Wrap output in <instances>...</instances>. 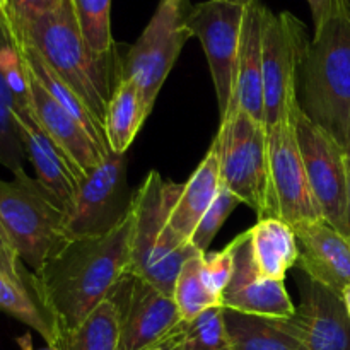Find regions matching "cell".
<instances>
[{"label":"cell","mask_w":350,"mask_h":350,"mask_svg":"<svg viewBox=\"0 0 350 350\" xmlns=\"http://www.w3.org/2000/svg\"><path fill=\"white\" fill-rule=\"evenodd\" d=\"M226 2H232V3H239V5H245L248 7L253 0H226Z\"/></svg>","instance_id":"obj_41"},{"label":"cell","mask_w":350,"mask_h":350,"mask_svg":"<svg viewBox=\"0 0 350 350\" xmlns=\"http://www.w3.org/2000/svg\"><path fill=\"white\" fill-rule=\"evenodd\" d=\"M16 344L19 350H36L33 345V337H31L29 332H26L24 335L16 338ZM40 350H60L58 347H46V349H40Z\"/></svg>","instance_id":"obj_38"},{"label":"cell","mask_w":350,"mask_h":350,"mask_svg":"<svg viewBox=\"0 0 350 350\" xmlns=\"http://www.w3.org/2000/svg\"><path fill=\"white\" fill-rule=\"evenodd\" d=\"M342 301H344V306H345V311H347L349 318H350V284L347 287H345L344 291H342Z\"/></svg>","instance_id":"obj_39"},{"label":"cell","mask_w":350,"mask_h":350,"mask_svg":"<svg viewBox=\"0 0 350 350\" xmlns=\"http://www.w3.org/2000/svg\"><path fill=\"white\" fill-rule=\"evenodd\" d=\"M299 79L303 111L344 146L350 130V0L314 27Z\"/></svg>","instance_id":"obj_3"},{"label":"cell","mask_w":350,"mask_h":350,"mask_svg":"<svg viewBox=\"0 0 350 350\" xmlns=\"http://www.w3.org/2000/svg\"><path fill=\"white\" fill-rule=\"evenodd\" d=\"M221 187V140L215 135L207 154L193 171L171 207L167 228L174 238L185 245H191L195 228L217 197Z\"/></svg>","instance_id":"obj_20"},{"label":"cell","mask_w":350,"mask_h":350,"mask_svg":"<svg viewBox=\"0 0 350 350\" xmlns=\"http://www.w3.org/2000/svg\"><path fill=\"white\" fill-rule=\"evenodd\" d=\"M221 181L258 219L275 217L265 125L236 108L221 120ZM277 219V217H275Z\"/></svg>","instance_id":"obj_6"},{"label":"cell","mask_w":350,"mask_h":350,"mask_svg":"<svg viewBox=\"0 0 350 350\" xmlns=\"http://www.w3.org/2000/svg\"><path fill=\"white\" fill-rule=\"evenodd\" d=\"M308 29L291 12L265 10L263 101L265 130L293 116L299 106V75L310 46Z\"/></svg>","instance_id":"obj_7"},{"label":"cell","mask_w":350,"mask_h":350,"mask_svg":"<svg viewBox=\"0 0 350 350\" xmlns=\"http://www.w3.org/2000/svg\"><path fill=\"white\" fill-rule=\"evenodd\" d=\"M239 204H241V200H239V198L221 181L217 197L214 198L211 207L207 208L204 217L200 219V222H198V226L195 228L193 236H191L190 239L191 246H193L198 253H202V255L207 253L208 246L212 245V241H214V238L217 236V232L221 231L224 222L228 221L229 215L232 214V211H234Z\"/></svg>","instance_id":"obj_31"},{"label":"cell","mask_w":350,"mask_h":350,"mask_svg":"<svg viewBox=\"0 0 350 350\" xmlns=\"http://www.w3.org/2000/svg\"><path fill=\"white\" fill-rule=\"evenodd\" d=\"M296 137L308 181L325 221L349 236L347 159L345 147L310 118L299 106L294 111Z\"/></svg>","instance_id":"obj_10"},{"label":"cell","mask_w":350,"mask_h":350,"mask_svg":"<svg viewBox=\"0 0 350 350\" xmlns=\"http://www.w3.org/2000/svg\"><path fill=\"white\" fill-rule=\"evenodd\" d=\"M250 231L252 255L258 272L267 279L286 280V273L299 260L294 229L275 217L258 219Z\"/></svg>","instance_id":"obj_22"},{"label":"cell","mask_w":350,"mask_h":350,"mask_svg":"<svg viewBox=\"0 0 350 350\" xmlns=\"http://www.w3.org/2000/svg\"><path fill=\"white\" fill-rule=\"evenodd\" d=\"M229 248L234 258L231 280L222 294L221 304L226 310L255 317L284 320L296 311L284 280L267 279L255 267L252 255L250 231L236 236Z\"/></svg>","instance_id":"obj_14"},{"label":"cell","mask_w":350,"mask_h":350,"mask_svg":"<svg viewBox=\"0 0 350 350\" xmlns=\"http://www.w3.org/2000/svg\"><path fill=\"white\" fill-rule=\"evenodd\" d=\"M133 212L108 234L72 239L34 273L36 289L60 334L77 328L130 272Z\"/></svg>","instance_id":"obj_1"},{"label":"cell","mask_w":350,"mask_h":350,"mask_svg":"<svg viewBox=\"0 0 350 350\" xmlns=\"http://www.w3.org/2000/svg\"><path fill=\"white\" fill-rule=\"evenodd\" d=\"M133 191L126 183V157L109 150L101 164L89 171L65 205L68 239L108 234L132 211Z\"/></svg>","instance_id":"obj_9"},{"label":"cell","mask_w":350,"mask_h":350,"mask_svg":"<svg viewBox=\"0 0 350 350\" xmlns=\"http://www.w3.org/2000/svg\"><path fill=\"white\" fill-rule=\"evenodd\" d=\"M16 118L27 159L33 163L36 178L65 207L74 197L82 176L68 157L62 152L60 147L41 129L31 111V106H16Z\"/></svg>","instance_id":"obj_19"},{"label":"cell","mask_w":350,"mask_h":350,"mask_svg":"<svg viewBox=\"0 0 350 350\" xmlns=\"http://www.w3.org/2000/svg\"><path fill=\"white\" fill-rule=\"evenodd\" d=\"M181 334L180 350H229L224 306H212L190 321L178 323Z\"/></svg>","instance_id":"obj_28"},{"label":"cell","mask_w":350,"mask_h":350,"mask_svg":"<svg viewBox=\"0 0 350 350\" xmlns=\"http://www.w3.org/2000/svg\"><path fill=\"white\" fill-rule=\"evenodd\" d=\"M344 2L345 0H308L311 14H313L314 27L321 26Z\"/></svg>","instance_id":"obj_35"},{"label":"cell","mask_w":350,"mask_h":350,"mask_svg":"<svg viewBox=\"0 0 350 350\" xmlns=\"http://www.w3.org/2000/svg\"><path fill=\"white\" fill-rule=\"evenodd\" d=\"M26 147L16 118V98L0 74V166L10 173L24 170Z\"/></svg>","instance_id":"obj_29"},{"label":"cell","mask_w":350,"mask_h":350,"mask_svg":"<svg viewBox=\"0 0 350 350\" xmlns=\"http://www.w3.org/2000/svg\"><path fill=\"white\" fill-rule=\"evenodd\" d=\"M173 2L176 3L178 7H181V9H185V10H188L191 7L190 0H173Z\"/></svg>","instance_id":"obj_40"},{"label":"cell","mask_w":350,"mask_h":350,"mask_svg":"<svg viewBox=\"0 0 350 350\" xmlns=\"http://www.w3.org/2000/svg\"><path fill=\"white\" fill-rule=\"evenodd\" d=\"M0 27L10 41L34 48L105 129L108 103L120 82L122 60L116 51L99 55L89 46L72 0H62L57 9L14 27Z\"/></svg>","instance_id":"obj_2"},{"label":"cell","mask_w":350,"mask_h":350,"mask_svg":"<svg viewBox=\"0 0 350 350\" xmlns=\"http://www.w3.org/2000/svg\"><path fill=\"white\" fill-rule=\"evenodd\" d=\"M265 10L267 7L263 5L262 0H253L246 7L241 43H239L234 94H232L231 106L228 109V113L236 108L245 109L253 120L263 123V125H265V101H263V19H265Z\"/></svg>","instance_id":"obj_18"},{"label":"cell","mask_w":350,"mask_h":350,"mask_svg":"<svg viewBox=\"0 0 350 350\" xmlns=\"http://www.w3.org/2000/svg\"><path fill=\"white\" fill-rule=\"evenodd\" d=\"M12 180H0V226L14 252L38 273L68 239L65 208L38 178L17 171Z\"/></svg>","instance_id":"obj_5"},{"label":"cell","mask_w":350,"mask_h":350,"mask_svg":"<svg viewBox=\"0 0 350 350\" xmlns=\"http://www.w3.org/2000/svg\"><path fill=\"white\" fill-rule=\"evenodd\" d=\"M180 349H181V334H180V328H178L176 325V328H174V330L171 332L163 342H159V344L147 350H180Z\"/></svg>","instance_id":"obj_36"},{"label":"cell","mask_w":350,"mask_h":350,"mask_svg":"<svg viewBox=\"0 0 350 350\" xmlns=\"http://www.w3.org/2000/svg\"><path fill=\"white\" fill-rule=\"evenodd\" d=\"M232 269H234V258L229 245L222 252L217 253H205L202 255V273L207 282L208 289L212 294L222 299L226 287L231 280Z\"/></svg>","instance_id":"obj_32"},{"label":"cell","mask_w":350,"mask_h":350,"mask_svg":"<svg viewBox=\"0 0 350 350\" xmlns=\"http://www.w3.org/2000/svg\"><path fill=\"white\" fill-rule=\"evenodd\" d=\"M0 272H3L5 275L17 280L26 279L27 272H29L26 269V265L19 260L17 253L14 252L12 245H10L2 226H0Z\"/></svg>","instance_id":"obj_34"},{"label":"cell","mask_w":350,"mask_h":350,"mask_svg":"<svg viewBox=\"0 0 350 350\" xmlns=\"http://www.w3.org/2000/svg\"><path fill=\"white\" fill-rule=\"evenodd\" d=\"M246 7L226 0L191 5L185 24L198 38L207 57L221 120L228 115L236 85L239 43Z\"/></svg>","instance_id":"obj_11"},{"label":"cell","mask_w":350,"mask_h":350,"mask_svg":"<svg viewBox=\"0 0 350 350\" xmlns=\"http://www.w3.org/2000/svg\"><path fill=\"white\" fill-rule=\"evenodd\" d=\"M293 229L299 246L297 265L304 275L342 296L350 284V236L325 219Z\"/></svg>","instance_id":"obj_16"},{"label":"cell","mask_w":350,"mask_h":350,"mask_svg":"<svg viewBox=\"0 0 350 350\" xmlns=\"http://www.w3.org/2000/svg\"><path fill=\"white\" fill-rule=\"evenodd\" d=\"M0 311L38 332L48 347H58L60 327L41 299L33 272H27L23 280L0 272Z\"/></svg>","instance_id":"obj_21"},{"label":"cell","mask_w":350,"mask_h":350,"mask_svg":"<svg viewBox=\"0 0 350 350\" xmlns=\"http://www.w3.org/2000/svg\"><path fill=\"white\" fill-rule=\"evenodd\" d=\"M265 132L275 217L287 222L291 228L325 219L308 181L297 144L294 113Z\"/></svg>","instance_id":"obj_12"},{"label":"cell","mask_w":350,"mask_h":350,"mask_svg":"<svg viewBox=\"0 0 350 350\" xmlns=\"http://www.w3.org/2000/svg\"><path fill=\"white\" fill-rule=\"evenodd\" d=\"M180 190L181 185L149 171L139 190L133 191L132 202L130 273L142 277L171 297L183 263L198 253L191 245L178 241L167 228Z\"/></svg>","instance_id":"obj_4"},{"label":"cell","mask_w":350,"mask_h":350,"mask_svg":"<svg viewBox=\"0 0 350 350\" xmlns=\"http://www.w3.org/2000/svg\"><path fill=\"white\" fill-rule=\"evenodd\" d=\"M173 299L181 314V321L193 320L208 308L221 304V299L212 294L202 273V253L183 263L174 282Z\"/></svg>","instance_id":"obj_27"},{"label":"cell","mask_w":350,"mask_h":350,"mask_svg":"<svg viewBox=\"0 0 350 350\" xmlns=\"http://www.w3.org/2000/svg\"><path fill=\"white\" fill-rule=\"evenodd\" d=\"M275 323L308 350H350V318L342 296L311 279L293 317Z\"/></svg>","instance_id":"obj_15"},{"label":"cell","mask_w":350,"mask_h":350,"mask_svg":"<svg viewBox=\"0 0 350 350\" xmlns=\"http://www.w3.org/2000/svg\"><path fill=\"white\" fill-rule=\"evenodd\" d=\"M79 26L89 46L99 55L115 53L111 34V0H72Z\"/></svg>","instance_id":"obj_30"},{"label":"cell","mask_w":350,"mask_h":350,"mask_svg":"<svg viewBox=\"0 0 350 350\" xmlns=\"http://www.w3.org/2000/svg\"><path fill=\"white\" fill-rule=\"evenodd\" d=\"M149 118L144 108L142 94L132 81L120 79L108 103L105 133L108 147L115 154H126L140 126Z\"/></svg>","instance_id":"obj_24"},{"label":"cell","mask_w":350,"mask_h":350,"mask_svg":"<svg viewBox=\"0 0 350 350\" xmlns=\"http://www.w3.org/2000/svg\"><path fill=\"white\" fill-rule=\"evenodd\" d=\"M345 147V159H347V229L350 236V130L347 133V139L344 142Z\"/></svg>","instance_id":"obj_37"},{"label":"cell","mask_w":350,"mask_h":350,"mask_svg":"<svg viewBox=\"0 0 350 350\" xmlns=\"http://www.w3.org/2000/svg\"><path fill=\"white\" fill-rule=\"evenodd\" d=\"M60 350H120V310L115 296L105 301L70 332H64Z\"/></svg>","instance_id":"obj_26"},{"label":"cell","mask_w":350,"mask_h":350,"mask_svg":"<svg viewBox=\"0 0 350 350\" xmlns=\"http://www.w3.org/2000/svg\"><path fill=\"white\" fill-rule=\"evenodd\" d=\"M12 44L17 48L21 58H23L24 64L27 65V68L33 72L34 77H36L38 81H40V84L46 89L48 94H50L51 98H53L55 101L72 116V118H75V122L89 133V137L94 140V144L103 150V152L108 154L109 147L108 140H106L105 129L96 122L94 116L91 115V111H89L88 108H85L84 103L77 98V94H75V92L72 91L57 74H55L53 68L41 58V55L38 53L34 48L27 46V44L24 43H14V41Z\"/></svg>","instance_id":"obj_23"},{"label":"cell","mask_w":350,"mask_h":350,"mask_svg":"<svg viewBox=\"0 0 350 350\" xmlns=\"http://www.w3.org/2000/svg\"><path fill=\"white\" fill-rule=\"evenodd\" d=\"M24 62V60H23ZM26 67L27 82H29L31 111L40 123L41 129L48 133L51 140L62 149V152L68 157L75 170L82 178L103 163L108 154L103 152L89 133L72 118L40 84L33 72Z\"/></svg>","instance_id":"obj_17"},{"label":"cell","mask_w":350,"mask_h":350,"mask_svg":"<svg viewBox=\"0 0 350 350\" xmlns=\"http://www.w3.org/2000/svg\"><path fill=\"white\" fill-rule=\"evenodd\" d=\"M5 12V0H0V16H3Z\"/></svg>","instance_id":"obj_42"},{"label":"cell","mask_w":350,"mask_h":350,"mask_svg":"<svg viewBox=\"0 0 350 350\" xmlns=\"http://www.w3.org/2000/svg\"><path fill=\"white\" fill-rule=\"evenodd\" d=\"M229 350H308L273 318L255 317L224 308Z\"/></svg>","instance_id":"obj_25"},{"label":"cell","mask_w":350,"mask_h":350,"mask_svg":"<svg viewBox=\"0 0 350 350\" xmlns=\"http://www.w3.org/2000/svg\"><path fill=\"white\" fill-rule=\"evenodd\" d=\"M62 0H5V12L0 16V26L14 27L26 19L57 9Z\"/></svg>","instance_id":"obj_33"},{"label":"cell","mask_w":350,"mask_h":350,"mask_svg":"<svg viewBox=\"0 0 350 350\" xmlns=\"http://www.w3.org/2000/svg\"><path fill=\"white\" fill-rule=\"evenodd\" d=\"M188 10L178 7L173 0H161L152 19L122 60L120 79L132 81L139 88L147 115L152 111L157 94L185 43L193 36L185 24Z\"/></svg>","instance_id":"obj_8"},{"label":"cell","mask_w":350,"mask_h":350,"mask_svg":"<svg viewBox=\"0 0 350 350\" xmlns=\"http://www.w3.org/2000/svg\"><path fill=\"white\" fill-rule=\"evenodd\" d=\"M120 310V350H147L163 342L181 321L171 296L126 272L113 287Z\"/></svg>","instance_id":"obj_13"}]
</instances>
